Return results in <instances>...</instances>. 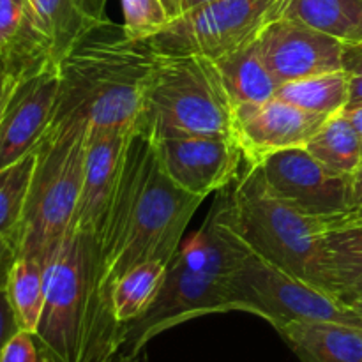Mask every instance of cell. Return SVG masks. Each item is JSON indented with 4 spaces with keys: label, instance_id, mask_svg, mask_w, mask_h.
<instances>
[{
    "label": "cell",
    "instance_id": "6da1fadb",
    "mask_svg": "<svg viewBox=\"0 0 362 362\" xmlns=\"http://www.w3.org/2000/svg\"><path fill=\"white\" fill-rule=\"evenodd\" d=\"M205 198L177 186L161 168L152 138L138 126L127 144L112 204L90 233L92 304L99 339L110 361L119 356L122 325L112 311L115 283L145 262H170L187 223Z\"/></svg>",
    "mask_w": 362,
    "mask_h": 362
},
{
    "label": "cell",
    "instance_id": "83f0119b",
    "mask_svg": "<svg viewBox=\"0 0 362 362\" xmlns=\"http://www.w3.org/2000/svg\"><path fill=\"white\" fill-rule=\"evenodd\" d=\"M0 362H48L39 349L35 336L27 331H20L4 346L0 352Z\"/></svg>",
    "mask_w": 362,
    "mask_h": 362
},
{
    "label": "cell",
    "instance_id": "f1b7e54d",
    "mask_svg": "<svg viewBox=\"0 0 362 362\" xmlns=\"http://www.w3.org/2000/svg\"><path fill=\"white\" fill-rule=\"evenodd\" d=\"M343 71L349 80V106L362 105V45H345Z\"/></svg>",
    "mask_w": 362,
    "mask_h": 362
},
{
    "label": "cell",
    "instance_id": "836d02e7",
    "mask_svg": "<svg viewBox=\"0 0 362 362\" xmlns=\"http://www.w3.org/2000/svg\"><path fill=\"white\" fill-rule=\"evenodd\" d=\"M349 120L352 122V126L356 127V131L359 133V136L362 138V105H354V106H346L343 110Z\"/></svg>",
    "mask_w": 362,
    "mask_h": 362
},
{
    "label": "cell",
    "instance_id": "4fadbf2b",
    "mask_svg": "<svg viewBox=\"0 0 362 362\" xmlns=\"http://www.w3.org/2000/svg\"><path fill=\"white\" fill-rule=\"evenodd\" d=\"M257 42L278 85L343 69L345 42L299 21L276 18L262 28Z\"/></svg>",
    "mask_w": 362,
    "mask_h": 362
},
{
    "label": "cell",
    "instance_id": "5bb4252c",
    "mask_svg": "<svg viewBox=\"0 0 362 362\" xmlns=\"http://www.w3.org/2000/svg\"><path fill=\"white\" fill-rule=\"evenodd\" d=\"M235 117V140L246 166L258 165L274 152L306 147L327 120V117L315 115L279 98L239 110Z\"/></svg>",
    "mask_w": 362,
    "mask_h": 362
},
{
    "label": "cell",
    "instance_id": "52a82bcc",
    "mask_svg": "<svg viewBox=\"0 0 362 362\" xmlns=\"http://www.w3.org/2000/svg\"><path fill=\"white\" fill-rule=\"evenodd\" d=\"M237 311L267 320L278 331L297 320H322L362 329V303H345L327 290L283 271L255 253L243 239L228 276Z\"/></svg>",
    "mask_w": 362,
    "mask_h": 362
},
{
    "label": "cell",
    "instance_id": "7c38bea8",
    "mask_svg": "<svg viewBox=\"0 0 362 362\" xmlns=\"http://www.w3.org/2000/svg\"><path fill=\"white\" fill-rule=\"evenodd\" d=\"M161 168L184 191L207 198L239 179L243 151L235 136H151Z\"/></svg>",
    "mask_w": 362,
    "mask_h": 362
},
{
    "label": "cell",
    "instance_id": "277c9868",
    "mask_svg": "<svg viewBox=\"0 0 362 362\" xmlns=\"http://www.w3.org/2000/svg\"><path fill=\"white\" fill-rule=\"evenodd\" d=\"M235 106L214 60L159 53L140 127L151 136H235Z\"/></svg>",
    "mask_w": 362,
    "mask_h": 362
},
{
    "label": "cell",
    "instance_id": "8d00e7d4",
    "mask_svg": "<svg viewBox=\"0 0 362 362\" xmlns=\"http://www.w3.org/2000/svg\"><path fill=\"white\" fill-rule=\"evenodd\" d=\"M209 2H212V0H180V9H182V13H187V11H193Z\"/></svg>",
    "mask_w": 362,
    "mask_h": 362
},
{
    "label": "cell",
    "instance_id": "3957f363",
    "mask_svg": "<svg viewBox=\"0 0 362 362\" xmlns=\"http://www.w3.org/2000/svg\"><path fill=\"white\" fill-rule=\"evenodd\" d=\"M88 126L83 120H53L35 147L34 179L16 257H30L45 267L69 232L83 182Z\"/></svg>",
    "mask_w": 362,
    "mask_h": 362
},
{
    "label": "cell",
    "instance_id": "8992f818",
    "mask_svg": "<svg viewBox=\"0 0 362 362\" xmlns=\"http://www.w3.org/2000/svg\"><path fill=\"white\" fill-rule=\"evenodd\" d=\"M230 202L237 232L255 253L322 288V219L300 214L269 193L257 166L240 173Z\"/></svg>",
    "mask_w": 362,
    "mask_h": 362
},
{
    "label": "cell",
    "instance_id": "d6986e66",
    "mask_svg": "<svg viewBox=\"0 0 362 362\" xmlns=\"http://www.w3.org/2000/svg\"><path fill=\"white\" fill-rule=\"evenodd\" d=\"M235 112L253 108L276 98L278 81L262 59L257 39L214 60Z\"/></svg>",
    "mask_w": 362,
    "mask_h": 362
},
{
    "label": "cell",
    "instance_id": "ffe728a7",
    "mask_svg": "<svg viewBox=\"0 0 362 362\" xmlns=\"http://www.w3.org/2000/svg\"><path fill=\"white\" fill-rule=\"evenodd\" d=\"M278 18L299 21L345 45H362V0H281Z\"/></svg>",
    "mask_w": 362,
    "mask_h": 362
},
{
    "label": "cell",
    "instance_id": "9a60e30c",
    "mask_svg": "<svg viewBox=\"0 0 362 362\" xmlns=\"http://www.w3.org/2000/svg\"><path fill=\"white\" fill-rule=\"evenodd\" d=\"M131 133L133 131L88 129L83 182L69 230L94 232L103 221L122 173Z\"/></svg>",
    "mask_w": 362,
    "mask_h": 362
},
{
    "label": "cell",
    "instance_id": "2e32d148",
    "mask_svg": "<svg viewBox=\"0 0 362 362\" xmlns=\"http://www.w3.org/2000/svg\"><path fill=\"white\" fill-rule=\"evenodd\" d=\"M28 6L46 55L57 62L110 25L105 13L106 0H28Z\"/></svg>",
    "mask_w": 362,
    "mask_h": 362
},
{
    "label": "cell",
    "instance_id": "484cf974",
    "mask_svg": "<svg viewBox=\"0 0 362 362\" xmlns=\"http://www.w3.org/2000/svg\"><path fill=\"white\" fill-rule=\"evenodd\" d=\"M35 161L37 152L34 148L6 168H0V235L9 239L14 247L27 209Z\"/></svg>",
    "mask_w": 362,
    "mask_h": 362
},
{
    "label": "cell",
    "instance_id": "e575fe53",
    "mask_svg": "<svg viewBox=\"0 0 362 362\" xmlns=\"http://www.w3.org/2000/svg\"><path fill=\"white\" fill-rule=\"evenodd\" d=\"M322 221H362V207L352 209V211L345 212V214H341V216H336V218L322 219Z\"/></svg>",
    "mask_w": 362,
    "mask_h": 362
},
{
    "label": "cell",
    "instance_id": "1f68e13d",
    "mask_svg": "<svg viewBox=\"0 0 362 362\" xmlns=\"http://www.w3.org/2000/svg\"><path fill=\"white\" fill-rule=\"evenodd\" d=\"M16 260V247L9 239L0 235V286L7 285L11 267Z\"/></svg>",
    "mask_w": 362,
    "mask_h": 362
},
{
    "label": "cell",
    "instance_id": "d4e9b609",
    "mask_svg": "<svg viewBox=\"0 0 362 362\" xmlns=\"http://www.w3.org/2000/svg\"><path fill=\"white\" fill-rule=\"evenodd\" d=\"M168 265L145 262L127 271L112 290V311L120 325L140 317L152 304L165 281Z\"/></svg>",
    "mask_w": 362,
    "mask_h": 362
},
{
    "label": "cell",
    "instance_id": "f35d334b",
    "mask_svg": "<svg viewBox=\"0 0 362 362\" xmlns=\"http://www.w3.org/2000/svg\"><path fill=\"white\" fill-rule=\"evenodd\" d=\"M359 300H361V303H362V296H361V299H359Z\"/></svg>",
    "mask_w": 362,
    "mask_h": 362
},
{
    "label": "cell",
    "instance_id": "d590c367",
    "mask_svg": "<svg viewBox=\"0 0 362 362\" xmlns=\"http://www.w3.org/2000/svg\"><path fill=\"white\" fill-rule=\"evenodd\" d=\"M163 4H165L166 11L170 13L172 20L182 14V9H180V0H163Z\"/></svg>",
    "mask_w": 362,
    "mask_h": 362
},
{
    "label": "cell",
    "instance_id": "30bf717a",
    "mask_svg": "<svg viewBox=\"0 0 362 362\" xmlns=\"http://www.w3.org/2000/svg\"><path fill=\"white\" fill-rule=\"evenodd\" d=\"M253 166L269 193L300 214L329 219L350 211V177L318 163L306 147L274 152Z\"/></svg>",
    "mask_w": 362,
    "mask_h": 362
},
{
    "label": "cell",
    "instance_id": "74e56055",
    "mask_svg": "<svg viewBox=\"0 0 362 362\" xmlns=\"http://www.w3.org/2000/svg\"><path fill=\"white\" fill-rule=\"evenodd\" d=\"M46 359H48V357H46ZM48 362H52V361L48 359ZM112 362H148V359H147V354H145V350H144V352L138 354L136 357H131V359H122V357H117V359H113Z\"/></svg>",
    "mask_w": 362,
    "mask_h": 362
},
{
    "label": "cell",
    "instance_id": "d6a6232c",
    "mask_svg": "<svg viewBox=\"0 0 362 362\" xmlns=\"http://www.w3.org/2000/svg\"><path fill=\"white\" fill-rule=\"evenodd\" d=\"M362 207V165L350 177V211Z\"/></svg>",
    "mask_w": 362,
    "mask_h": 362
},
{
    "label": "cell",
    "instance_id": "ba28073f",
    "mask_svg": "<svg viewBox=\"0 0 362 362\" xmlns=\"http://www.w3.org/2000/svg\"><path fill=\"white\" fill-rule=\"evenodd\" d=\"M281 0H212L173 18L148 41L163 55H202L216 60L255 41L276 20Z\"/></svg>",
    "mask_w": 362,
    "mask_h": 362
},
{
    "label": "cell",
    "instance_id": "9c48e42d",
    "mask_svg": "<svg viewBox=\"0 0 362 362\" xmlns=\"http://www.w3.org/2000/svg\"><path fill=\"white\" fill-rule=\"evenodd\" d=\"M237 311L228 279L191 267L180 253L168 265L165 281L151 306L138 318L122 325L119 356L131 359L161 332L193 318ZM115 357V359H117Z\"/></svg>",
    "mask_w": 362,
    "mask_h": 362
},
{
    "label": "cell",
    "instance_id": "5b68a950",
    "mask_svg": "<svg viewBox=\"0 0 362 362\" xmlns=\"http://www.w3.org/2000/svg\"><path fill=\"white\" fill-rule=\"evenodd\" d=\"M34 336L52 362H112L94 317L88 232L69 230L46 267L45 306Z\"/></svg>",
    "mask_w": 362,
    "mask_h": 362
},
{
    "label": "cell",
    "instance_id": "f546056e",
    "mask_svg": "<svg viewBox=\"0 0 362 362\" xmlns=\"http://www.w3.org/2000/svg\"><path fill=\"white\" fill-rule=\"evenodd\" d=\"M20 331L21 329L18 325L7 288L6 286H0V352L14 338V334H18Z\"/></svg>",
    "mask_w": 362,
    "mask_h": 362
},
{
    "label": "cell",
    "instance_id": "7a4b0ae2",
    "mask_svg": "<svg viewBox=\"0 0 362 362\" xmlns=\"http://www.w3.org/2000/svg\"><path fill=\"white\" fill-rule=\"evenodd\" d=\"M158 55L113 23L60 60V95L53 120H83L98 129L134 131L141 122Z\"/></svg>",
    "mask_w": 362,
    "mask_h": 362
},
{
    "label": "cell",
    "instance_id": "4dcf8cb0",
    "mask_svg": "<svg viewBox=\"0 0 362 362\" xmlns=\"http://www.w3.org/2000/svg\"><path fill=\"white\" fill-rule=\"evenodd\" d=\"M21 69H13V67L0 66V127H2L4 112H6L7 101L13 92L14 85H16L18 78H20Z\"/></svg>",
    "mask_w": 362,
    "mask_h": 362
},
{
    "label": "cell",
    "instance_id": "ac0fdd59",
    "mask_svg": "<svg viewBox=\"0 0 362 362\" xmlns=\"http://www.w3.org/2000/svg\"><path fill=\"white\" fill-rule=\"evenodd\" d=\"M300 362H362V329L322 320H297L278 329Z\"/></svg>",
    "mask_w": 362,
    "mask_h": 362
},
{
    "label": "cell",
    "instance_id": "44dd1931",
    "mask_svg": "<svg viewBox=\"0 0 362 362\" xmlns=\"http://www.w3.org/2000/svg\"><path fill=\"white\" fill-rule=\"evenodd\" d=\"M45 55L28 0H0V66L21 69Z\"/></svg>",
    "mask_w": 362,
    "mask_h": 362
},
{
    "label": "cell",
    "instance_id": "cb8c5ba5",
    "mask_svg": "<svg viewBox=\"0 0 362 362\" xmlns=\"http://www.w3.org/2000/svg\"><path fill=\"white\" fill-rule=\"evenodd\" d=\"M6 288L20 329L35 334L45 306L46 267L35 258L16 257Z\"/></svg>",
    "mask_w": 362,
    "mask_h": 362
},
{
    "label": "cell",
    "instance_id": "8fae6325",
    "mask_svg": "<svg viewBox=\"0 0 362 362\" xmlns=\"http://www.w3.org/2000/svg\"><path fill=\"white\" fill-rule=\"evenodd\" d=\"M60 62L45 55L21 67L0 127V168L34 151L55 119Z\"/></svg>",
    "mask_w": 362,
    "mask_h": 362
},
{
    "label": "cell",
    "instance_id": "4316f807",
    "mask_svg": "<svg viewBox=\"0 0 362 362\" xmlns=\"http://www.w3.org/2000/svg\"><path fill=\"white\" fill-rule=\"evenodd\" d=\"M122 30L133 41H147L172 21L163 0H120Z\"/></svg>",
    "mask_w": 362,
    "mask_h": 362
},
{
    "label": "cell",
    "instance_id": "e0dca14e",
    "mask_svg": "<svg viewBox=\"0 0 362 362\" xmlns=\"http://www.w3.org/2000/svg\"><path fill=\"white\" fill-rule=\"evenodd\" d=\"M320 285L345 303L362 296V221H322Z\"/></svg>",
    "mask_w": 362,
    "mask_h": 362
},
{
    "label": "cell",
    "instance_id": "603a6c76",
    "mask_svg": "<svg viewBox=\"0 0 362 362\" xmlns=\"http://www.w3.org/2000/svg\"><path fill=\"white\" fill-rule=\"evenodd\" d=\"M276 98L329 119L349 106V80L343 69L331 71L279 85Z\"/></svg>",
    "mask_w": 362,
    "mask_h": 362
},
{
    "label": "cell",
    "instance_id": "7402d4cb",
    "mask_svg": "<svg viewBox=\"0 0 362 362\" xmlns=\"http://www.w3.org/2000/svg\"><path fill=\"white\" fill-rule=\"evenodd\" d=\"M306 151L339 175L352 177L362 165V138L343 112L325 120L306 144Z\"/></svg>",
    "mask_w": 362,
    "mask_h": 362
}]
</instances>
